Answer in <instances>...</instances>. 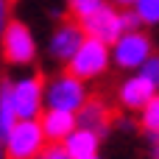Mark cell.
Listing matches in <instances>:
<instances>
[{
    "label": "cell",
    "mask_w": 159,
    "mask_h": 159,
    "mask_svg": "<svg viewBox=\"0 0 159 159\" xmlns=\"http://www.w3.org/2000/svg\"><path fill=\"white\" fill-rule=\"evenodd\" d=\"M45 140L48 137L42 131V123L17 120L6 137V159H34L45 151Z\"/></svg>",
    "instance_id": "1"
},
{
    "label": "cell",
    "mask_w": 159,
    "mask_h": 159,
    "mask_svg": "<svg viewBox=\"0 0 159 159\" xmlns=\"http://www.w3.org/2000/svg\"><path fill=\"white\" fill-rule=\"evenodd\" d=\"M106 61H109L106 42H101L95 36H87V42L78 48V53L67 61V73L75 75V78H95L106 70Z\"/></svg>",
    "instance_id": "2"
},
{
    "label": "cell",
    "mask_w": 159,
    "mask_h": 159,
    "mask_svg": "<svg viewBox=\"0 0 159 159\" xmlns=\"http://www.w3.org/2000/svg\"><path fill=\"white\" fill-rule=\"evenodd\" d=\"M0 42H3V56H6V61H11V64H28V61L34 59V53H36V45H34L31 31H28L20 20H11V22L6 25Z\"/></svg>",
    "instance_id": "3"
},
{
    "label": "cell",
    "mask_w": 159,
    "mask_h": 159,
    "mask_svg": "<svg viewBox=\"0 0 159 159\" xmlns=\"http://www.w3.org/2000/svg\"><path fill=\"white\" fill-rule=\"evenodd\" d=\"M84 101H87V95H84L81 78H75V75H70V73L59 75V78L48 87V103H50V109L75 112V109L84 106Z\"/></svg>",
    "instance_id": "4"
},
{
    "label": "cell",
    "mask_w": 159,
    "mask_h": 159,
    "mask_svg": "<svg viewBox=\"0 0 159 159\" xmlns=\"http://www.w3.org/2000/svg\"><path fill=\"white\" fill-rule=\"evenodd\" d=\"M84 31H87V36H95V39H101V42H117L120 39V34H126L123 31V20H120V14L115 11V8H109V6H101L95 14H89L84 22Z\"/></svg>",
    "instance_id": "5"
},
{
    "label": "cell",
    "mask_w": 159,
    "mask_h": 159,
    "mask_svg": "<svg viewBox=\"0 0 159 159\" xmlns=\"http://www.w3.org/2000/svg\"><path fill=\"white\" fill-rule=\"evenodd\" d=\"M148 59H151L148 36H143L137 31H129L115 42V61L120 67H137V64H145Z\"/></svg>",
    "instance_id": "6"
},
{
    "label": "cell",
    "mask_w": 159,
    "mask_h": 159,
    "mask_svg": "<svg viewBox=\"0 0 159 159\" xmlns=\"http://www.w3.org/2000/svg\"><path fill=\"white\" fill-rule=\"evenodd\" d=\"M42 103V81L39 75L34 78H22L14 84V109L20 120H34V115L39 112Z\"/></svg>",
    "instance_id": "7"
},
{
    "label": "cell",
    "mask_w": 159,
    "mask_h": 159,
    "mask_svg": "<svg viewBox=\"0 0 159 159\" xmlns=\"http://www.w3.org/2000/svg\"><path fill=\"white\" fill-rule=\"evenodd\" d=\"M84 42H87L84 25L64 22V25L56 28V34H53V39H50V53H53L56 59H61V61H70V59L78 53V48H81Z\"/></svg>",
    "instance_id": "8"
},
{
    "label": "cell",
    "mask_w": 159,
    "mask_h": 159,
    "mask_svg": "<svg viewBox=\"0 0 159 159\" xmlns=\"http://www.w3.org/2000/svg\"><path fill=\"white\" fill-rule=\"evenodd\" d=\"M75 126H78V120L67 109H50L42 115V131L50 143H64L75 131Z\"/></svg>",
    "instance_id": "9"
},
{
    "label": "cell",
    "mask_w": 159,
    "mask_h": 159,
    "mask_svg": "<svg viewBox=\"0 0 159 159\" xmlns=\"http://www.w3.org/2000/svg\"><path fill=\"white\" fill-rule=\"evenodd\" d=\"M154 95H157V84L148 75H137V78L126 81L123 89H120V101L129 109H145Z\"/></svg>",
    "instance_id": "10"
},
{
    "label": "cell",
    "mask_w": 159,
    "mask_h": 159,
    "mask_svg": "<svg viewBox=\"0 0 159 159\" xmlns=\"http://www.w3.org/2000/svg\"><path fill=\"white\" fill-rule=\"evenodd\" d=\"M109 117H112V112H109V106L101 101V98H87L84 101V106L78 109V129H89V131H106V126H109Z\"/></svg>",
    "instance_id": "11"
},
{
    "label": "cell",
    "mask_w": 159,
    "mask_h": 159,
    "mask_svg": "<svg viewBox=\"0 0 159 159\" xmlns=\"http://www.w3.org/2000/svg\"><path fill=\"white\" fill-rule=\"evenodd\" d=\"M64 148L70 159H89L98 154V131H89V129H75L67 140H64Z\"/></svg>",
    "instance_id": "12"
},
{
    "label": "cell",
    "mask_w": 159,
    "mask_h": 159,
    "mask_svg": "<svg viewBox=\"0 0 159 159\" xmlns=\"http://www.w3.org/2000/svg\"><path fill=\"white\" fill-rule=\"evenodd\" d=\"M20 117H17V109H14V84H3L0 87V137L6 140L8 137V131L14 129V123H17Z\"/></svg>",
    "instance_id": "13"
},
{
    "label": "cell",
    "mask_w": 159,
    "mask_h": 159,
    "mask_svg": "<svg viewBox=\"0 0 159 159\" xmlns=\"http://www.w3.org/2000/svg\"><path fill=\"white\" fill-rule=\"evenodd\" d=\"M143 126H145V131L159 134V95H154L148 101V106L143 109Z\"/></svg>",
    "instance_id": "14"
},
{
    "label": "cell",
    "mask_w": 159,
    "mask_h": 159,
    "mask_svg": "<svg viewBox=\"0 0 159 159\" xmlns=\"http://www.w3.org/2000/svg\"><path fill=\"white\" fill-rule=\"evenodd\" d=\"M137 14L148 25L159 22V0H137Z\"/></svg>",
    "instance_id": "15"
},
{
    "label": "cell",
    "mask_w": 159,
    "mask_h": 159,
    "mask_svg": "<svg viewBox=\"0 0 159 159\" xmlns=\"http://www.w3.org/2000/svg\"><path fill=\"white\" fill-rule=\"evenodd\" d=\"M101 6H103L101 0H70V8H73V14H75L81 22H84L89 14H95Z\"/></svg>",
    "instance_id": "16"
},
{
    "label": "cell",
    "mask_w": 159,
    "mask_h": 159,
    "mask_svg": "<svg viewBox=\"0 0 159 159\" xmlns=\"http://www.w3.org/2000/svg\"><path fill=\"white\" fill-rule=\"evenodd\" d=\"M39 159H70V154H67V148H64V145L50 143V145H45V151L39 154Z\"/></svg>",
    "instance_id": "17"
},
{
    "label": "cell",
    "mask_w": 159,
    "mask_h": 159,
    "mask_svg": "<svg viewBox=\"0 0 159 159\" xmlns=\"http://www.w3.org/2000/svg\"><path fill=\"white\" fill-rule=\"evenodd\" d=\"M143 75H148L154 84H157V89H159V56H151L148 61H145V73Z\"/></svg>",
    "instance_id": "18"
},
{
    "label": "cell",
    "mask_w": 159,
    "mask_h": 159,
    "mask_svg": "<svg viewBox=\"0 0 159 159\" xmlns=\"http://www.w3.org/2000/svg\"><path fill=\"white\" fill-rule=\"evenodd\" d=\"M120 20H123V31H126V34H129V31H137V25L143 22V17H140V14H131V11L120 14Z\"/></svg>",
    "instance_id": "19"
},
{
    "label": "cell",
    "mask_w": 159,
    "mask_h": 159,
    "mask_svg": "<svg viewBox=\"0 0 159 159\" xmlns=\"http://www.w3.org/2000/svg\"><path fill=\"white\" fill-rule=\"evenodd\" d=\"M6 25H8V0H0V39H3Z\"/></svg>",
    "instance_id": "20"
},
{
    "label": "cell",
    "mask_w": 159,
    "mask_h": 159,
    "mask_svg": "<svg viewBox=\"0 0 159 159\" xmlns=\"http://www.w3.org/2000/svg\"><path fill=\"white\" fill-rule=\"evenodd\" d=\"M117 6H131V3H137V0H115Z\"/></svg>",
    "instance_id": "21"
},
{
    "label": "cell",
    "mask_w": 159,
    "mask_h": 159,
    "mask_svg": "<svg viewBox=\"0 0 159 159\" xmlns=\"http://www.w3.org/2000/svg\"><path fill=\"white\" fill-rule=\"evenodd\" d=\"M0 140H3V137H0ZM0 159H6V154H0Z\"/></svg>",
    "instance_id": "22"
},
{
    "label": "cell",
    "mask_w": 159,
    "mask_h": 159,
    "mask_svg": "<svg viewBox=\"0 0 159 159\" xmlns=\"http://www.w3.org/2000/svg\"><path fill=\"white\" fill-rule=\"evenodd\" d=\"M89 159H98V157H89Z\"/></svg>",
    "instance_id": "23"
}]
</instances>
